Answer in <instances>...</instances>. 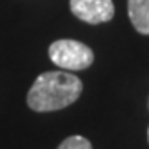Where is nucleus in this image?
<instances>
[{"label": "nucleus", "mask_w": 149, "mask_h": 149, "mask_svg": "<svg viewBox=\"0 0 149 149\" xmlns=\"http://www.w3.org/2000/svg\"><path fill=\"white\" fill-rule=\"evenodd\" d=\"M148 138H149V129H148Z\"/></svg>", "instance_id": "6"}, {"label": "nucleus", "mask_w": 149, "mask_h": 149, "mask_svg": "<svg viewBox=\"0 0 149 149\" xmlns=\"http://www.w3.org/2000/svg\"><path fill=\"white\" fill-rule=\"evenodd\" d=\"M83 85L78 76L66 71H47L38 76L27 95L33 111L48 113L70 106L81 95Z\"/></svg>", "instance_id": "1"}, {"label": "nucleus", "mask_w": 149, "mask_h": 149, "mask_svg": "<svg viewBox=\"0 0 149 149\" xmlns=\"http://www.w3.org/2000/svg\"><path fill=\"white\" fill-rule=\"evenodd\" d=\"M50 60L63 70H85L93 60V50L76 40H56L48 48Z\"/></svg>", "instance_id": "2"}, {"label": "nucleus", "mask_w": 149, "mask_h": 149, "mask_svg": "<svg viewBox=\"0 0 149 149\" xmlns=\"http://www.w3.org/2000/svg\"><path fill=\"white\" fill-rule=\"evenodd\" d=\"M70 8L74 17L90 25L108 22L114 15L113 0H70Z\"/></svg>", "instance_id": "3"}, {"label": "nucleus", "mask_w": 149, "mask_h": 149, "mask_svg": "<svg viewBox=\"0 0 149 149\" xmlns=\"http://www.w3.org/2000/svg\"><path fill=\"white\" fill-rule=\"evenodd\" d=\"M58 149H93L91 143L83 136H70L60 144Z\"/></svg>", "instance_id": "5"}, {"label": "nucleus", "mask_w": 149, "mask_h": 149, "mask_svg": "<svg viewBox=\"0 0 149 149\" xmlns=\"http://www.w3.org/2000/svg\"><path fill=\"white\" fill-rule=\"evenodd\" d=\"M128 13L133 27L143 35H149V0H128Z\"/></svg>", "instance_id": "4"}]
</instances>
